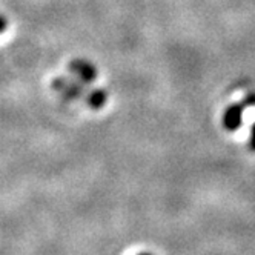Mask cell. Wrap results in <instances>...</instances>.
Here are the masks:
<instances>
[{"mask_svg":"<svg viewBox=\"0 0 255 255\" xmlns=\"http://www.w3.org/2000/svg\"><path fill=\"white\" fill-rule=\"evenodd\" d=\"M85 85L80 83L76 77L74 79H65V77H57L52 80V88L57 91L60 96H63L66 100H74L80 99L85 94Z\"/></svg>","mask_w":255,"mask_h":255,"instance_id":"cell-1","label":"cell"},{"mask_svg":"<svg viewBox=\"0 0 255 255\" xmlns=\"http://www.w3.org/2000/svg\"><path fill=\"white\" fill-rule=\"evenodd\" d=\"M69 71L80 83L83 85H91L97 79V68L83 59H76L69 63Z\"/></svg>","mask_w":255,"mask_h":255,"instance_id":"cell-2","label":"cell"},{"mask_svg":"<svg viewBox=\"0 0 255 255\" xmlns=\"http://www.w3.org/2000/svg\"><path fill=\"white\" fill-rule=\"evenodd\" d=\"M249 148L252 151H255V125L252 126V129H251V137H249Z\"/></svg>","mask_w":255,"mask_h":255,"instance_id":"cell-5","label":"cell"},{"mask_svg":"<svg viewBox=\"0 0 255 255\" xmlns=\"http://www.w3.org/2000/svg\"><path fill=\"white\" fill-rule=\"evenodd\" d=\"M6 28H8V20H6V17L0 15V34H2Z\"/></svg>","mask_w":255,"mask_h":255,"instance_id":"cell-6","label":"cell"},{"mask_svg":"<svg viewBox=\"0 0 255 255\" xmlns=\"http://www.w3.org/2000/svg\"><path fill=\"white\" fill-rule=\"evenodd\" d=\"M243 113L245 106L240 103H234L226 108V111L223 114V126L228 131H237L243 123Z\"/></svg>","mask_w":255,"mask_h":255,"instance_id":"cell-3","label":"cell"},{"mask_svg":"<svg viewBox=\"0 0 255 255\" xmlns=\"http://www.w3.org/2000/svg\"><path fill=\"white\" fill-rule=\"evenodd\" d=\"M106 100H108V93L105 89H102V88H99V89H93L91 93L88 94V97H86V103L93 108V109H100V108H103L105 106V103H106Z\"/></svg>","mask_w":255,"mask_h":255,"instance_id":"cell-4","label":"cell"}]
</instances>
